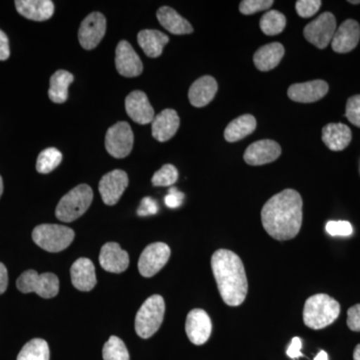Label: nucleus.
<instances>
[{
  "mask_svg": "<svg viewBox=\"0 0 360 360\" xmlns=\"http://www.w3.org/2000/svg\"><path fill=\"white\" fill-rule=\"evenodd\" d=\"M262 221L265 231L276 240H290L302 224V198L293 189L276 194L264 205Z\"/></svg>",
  "mask_w": 360,
  "mask_h": 360,
  "instance_id": "f257e3e1",
  "label": "nucleus"
},
{
  "mask_svg": "<svg viewBox=\"0 0 360 360\" xmlns=\"http://www.w3.org/2000/svg\"><path fill=\"white\" fill-rule=\"evenodd\" d=\"M212 269L222 300L229 307L243 304L248 283L240 257L233 251L217 250L212 257Z\"/></svg>",
  "mask_w": 360,
  "mask_h": 360,
  "instance_id": "f03ea898",
  "label": "nucleus"
},
{
  "mask_svg": "<svg viewBox=\"0 0 360 360\" xmlns=\"http://www.w3.org/2000/svg\"><path fill=\"white\" fill-rule=\"evenodd\" d=\"M340 314V303L331 296L319 293L312 295L305 302L303 321L307 328L319 330L333 324Z\"/></svg>",
  "mask_w": 360,
  "mask_h": 360,
  "instance_id": "7ed1b4c3",
  "label": "nucleus"
},
{
  "mask_svg": "<svg viewBox=\"0 0 360 360\" xmlns=\"http://www.w3.org/2000/svg\"><path fill=\"white\" fill-rule=\"evenodd\" d=\"M94 200V191L87 184H80L66 193L56 210V217L60 221L72 222L86 212Z\"/></svg>",
  "mask_w": 360,
  "mask_h": 360,
  "instance_id": "20e7f679",
  "label": "nucleus"
},
{
  "mask_svg": "<svg viewBox=\"0 0 360 360\" xmlns=\"http://www.w3.org/2000/svg\"><path fill=\"white\" fill-rule=\"evenodd\" d=\"M165 303L162 296H150L141 305L135 316V331L141 338H151L160 328L165 317Z\"/></svg>",
  "mask_w": 360,
  "mask_h": 360,
  "instance_id": "39448f33",
  "label": "nucleus"
},
{
  "mask_svg": "<svg viewBox=\"0 0 360 360\" xmlns=\"http://www.w3.org/2000/svg\"><path fill=\"white\" fill-rule=\"evenodd\" d=\"M75 231L59 224H40L32 232V239L42 250L49 252L65 250L75 239Z\"/></svg>",
  "mask_w": 360,
  "mask_h": 360,
  "instance_id": "423d86ee",
  "label": "nucleus"
},
{
  "mask_svg": "<svg viewBox=\"0 0 360 360\" xmlns=\"http://www.w3.org/2000/svg\"><path fill=\"white\" fill-rule=\"evenodd\" d=\"M16 286L22 293L35 292L42 298H52L58 295L59 279L53 274H37L35 270L30 269L23 272Z\"/></svg>",
  "mask_w": 360,
  "mask_h": 360,
  "instance_id": "0eeeda50",
  "label": "nucleus"
},
{
  "mask_svg": "<svg viewBox=\"0 0 360 360\" xmlns=\"http://www.w3.org/2000/svg\"><path fill=\"white\" fill-rule=\"evenodd\" d=\"M134 141V132L129 123L120 122L106 132L105 148L113 158H124L131 153Z\"/></svg>",
  "mask_w": 360,
  "mask_h": 360,
  "instance_id": "6e6552de",
  "label": "nucleus"
},
{
  "mask_svg": "<svg viewBox=\"0 0 360 360\" xmlns=\"http://www.w3.org/2000/svg\"><path fill=\"white\" fill-rule=\"evenodd\" d=\"M336 30L335 16L331 13H323L305 26L303 34L310 44L323 49L331 44Z\"/></svg>",
  "mask_w": 360,
  "mask_h": 360,
  "instance_id": "1a4fd4ad",
  "label": "nucleus"
},
{
  "mask_svg": "<svg viewBox=\"0 0 360 360\" xmlns=\"http://www.w3.org/2000/svg\"><path fill=\"white\" fill-rule=\"evenodd\" d=\"M170 257L169 246L163 243L149 245L142 251L139 260V270L143 277H153L163 269Z\"/></svg>",
  "mask_w": 360,
  "mask_h": 360,
  "instance_id": "9d476101",
  "label": "nucleus"
},
{
  "mask_svg": "<svg viewBox=\"0 0 360 360\" xmlns=\"http://www.w3.org/2000/svg\"><path fill=\"white\" fill-rule=\"evenodd\" d=\"M105 30V16L101 13H90L82 21L78 30V40L80 45L86 51L96 49L103 39Z\"/></svg>",
  "mask_w": 360,
  "mask_h": 360,
  "instance_id": "9b49d317",
  "label": "nucleus"
},
{
  "mask_svg": "<svg viewBox=\"0 0 360 360\" xmlns=\"http://www.w3.org/2000/svg\"><path fill=\"white\" fill-rule=\"evenodd\" d=\"M129 186V176L123 170L115 169L103 175L99 182V193L106 205H115Z\"/></svg>",
  "mask_w": 360,
  "mask_h": 360,
  "instance_id": "f8f14e48",
  "label": "nucleus"
},
{
  "mask_svg": "<svg viewBox=\"0 0 360 360\" xmlns=\"http://www.w3.org/2000/svg\"><path fill=\"white\" fill-rule=\"evenodd\" d=\"M186 330L189 340L193 345H205L206 341L210 340L212 331V323L210 315L203 309L191 310L187 315Z\"/></svg>",
  "mask_w": 360,
  "mask_h": 360,
  "instance_id": "ddd939ff",
  "label": "nucleus"
},
{
  "mask_svg": "<svg viewBox=\"0 0 360 360\" xmlns=\"http://www.w3.org/2000/svg\"><path fill=\"white\" fill-rule=\"evenodd\" d=\"M115 65L118 73L124 77H136L143 70L141 59L127 40H122L115 51Z\"/></svg>",
  "mask_w": 360,
  "mask_h": 360,
  "instance_id": "4468645a",
  "label": "nucleus"
},
{
  "mask_svg": "<svg viewBox=\"0 0 360 360\" xmlns=\"http://www.w3.org/2000/svg\"><path fill=\"white\" fill-rule=\"evenodd\" d=\"M125 110L129 117L139 124L146 125L155 120V110L148 96L141 90H134L125 98Z\"/></svg>",
  "mask_w": 360,
  "mask_h": 360,
  "instance_id": "2eb2a0df",
  "label": "nucleus"
},
{
  "mask_svg": "<svg viewBox=\"0 0 360 360\" xmlns=\"http://www.w3.org/2000/svg\"><path fill=\"white\" fill-rule=\"evenodd\" d=\"M281 155V148L276 141L264 139L250 144L246 148L243 158L248 165L257 167L274 162Z\"/></svg>",
  "mask_w": 360,
  "mask_h": 360,
  "instance_id": "dca6fc26",
  "label": "nucleus"
},
{
  "mask_svg": "<svg viewBox=\"0 0 360 360\" xmlns=\"http://www.w3.org/2000/svg\"><path fill=\"white\" fill-rule=\"evenodd\" d=\"M329 86L324 80H312L291 85L288 96L291 101L300 103H311L328 94Z\"/></svg>",
  "mask_w": 360,
  "mask_h": 360,
  "instance_id": "f3484780",
  "label": "nucleus"
},
{
  "mask_svg": "<svg viewBox=\"0 0 360 360\" xmlns=\"http://www.w3.org/2000/svg\"><path fill=\"white\" fill-rule=\"evenodd\" d=\"M360 39V25L356 20H347L336 30L331 46L338 53L354 51Z\"/></svg>",
  "mask_w": 360,
  "mask_h": 360,
  "instance_id": "a211bd4d",
  "label": "nucleus"
},
{
  "mask_svg": "<svg viewBox=\"0 0 360 360\" xmlns=\"http://www.w3.org/2000/svg\"><path fill=\"white\" fill-rule=\"evenodd\" d=\"M99 264L106 271L111 274H122L129 267V253L123 250L118 243H105L101 248Z\"/></svg>",
  "mask_w": 360,
  "mask_h": 360,
  "instance_id": "6ab92c4d",
  "label": "nucleus"
},
{
  "mask_svg": "<svg viewBox=\"0 0 360 360\" xmlns=\"http://www.w3.org/2000/svg\"><path fill=\"white\" fill-rule=\"evenodd\" d=\"M73 286L80 291H90L96 285V267L89 258H78L70 269Z\"/></svg>",
  "mask_w": 360,
  "mask_h": 360,
  "instance_id": "aec40b11",
  "label": "nucleus"
},
{
  "mask_svg": "<svg viewBox=\"0 0 360 360\" xmlns=\"http://www.w3.org/2000/svg\"><path fill=\"white\" fill-rule=\"evenodd\" d=\"M153 136L156 141L165 142L174 136L179 129L180 120L176 111L174 110H165L160 115H156L153 120Z\"/></svg>",
  "mask_w": 360,
  "mask_h": 360,
  "instance_id": "412c9836",
  "label": "nucleus"
},
{
  "mask_svg": "<svg viewBox=\"0 0 360 360\" xmlns=\"http://www.w3.org/2000/svg\"><path fill=\"white\" fill-rule=\"evenodd\" d=\"M217 89H219V85L212 77L205 75L198 78L189 89V101L195 108H205L208 103H212Z\"/></svg>",
  "mask_w": 360,
  "mask_h": 360,
  "instance_id": "4be33fe9",
  "label": "nucleus"
},
{
  "mask_svg": "<svg viewBox=\"0 0 360 360\" xmlns=\"http://www.w3.org/2000/svg\"><path fill=\"white\" fill-rule=\"evenodd\" d=\"M14 4L18 13L30 20H47L54 13L51 0H16Z\"/></svg>",
  "mask_w": 360,
  "mask_h": 360,
  "instance_id": "5701e85b",
  "label": "nucleus"
},
{
  "mask_svg": "<svg viewBox=\"0 0 360 360\" xmlns=\"http://www.w3.org/2000/svg\"><path fill=\"white\" fill-rule=\"evenodd\" d=\"M352 139V130L343 123H329L322 129V141L330 150H343Z\"/></svg>",
  "mask_w": 360,
  "mask_h": 360,
  "instance_id": "b1692460",
  "label": "nucleus"
},
{
  "mask_svg": "<svg viewBox=\"0 0 360 360\" xmlns=\"http://www.w3.org/2000/svg\"><path fill=\"white\" fill-rule=\"evenodd\" d=\"M156 15L160 25L172 34L182 35L193 32V25L172 7H160Z\"/></svg>",
  "mask_w": 360,
  "mask_h": 360,
  "instance_id": "393cba45",
  "label": "nucleus"
},
{
  "mask_svg": "<svg viewBox=\"0 0 360 360\" xmlns=\"http://www.w3.org/2000/svg\"><path fill=\"white\" fill-rule=\"evenodd\" d=\"M284 56L283 45L279 42H272L260 47L255 53L253 61L258 70L269 71L281 63Z\"/></svg>",
  "mask_w": 360,
  "mask_h": 360,
  "instance_id": "a878e982",
  "label": "nucleus"
},
{
  "mask_svg": "<svg viewBox=\"0 0 360 360\" xmlns=\"http://www.w3.org/2000/svg\"><path fill=\"white\" fill-rule=\"evenodd\" d=\"M137 41L148 58H156L162 54L163 49L169 39L160 30H144L137 35Z\"/></svg>",
  "mask_w": 360,
  "mask_h": 360,
  "instance_id": "bb28decb",
  "label": "nucleus"
},
{
  "mask_svg": "<svg viewBox=\"0 0 360 360\" xmlns=\"http://www.w3.org/2000/svg\"><path fill=\"white\" fill-rule=\"evenodd\" d=\"M257 129V120L251 115H243L232 120L224 130L225 141L236 142L245 139Z\"/></svg>",
  "mask_w": 360,
  "mask_h": 360,
  "instance_id": "cd10ccee",
  "label": "nucleus"
},
{
  "mask_svg": "<svg viewBox=\"0 0 360 360\" xmlns=\"http://www.w3.org/2000/svg\"><path fill=\"white\" fill-rule=\"evenodd\" d=\"M73 82V75L66 70H58L51 78L49 96L52 103H65L68 98V87Z\"/></svg>",
  "mask_w": 360,
  "mask_h": 360,
  "instance_id": "c85d7f7f",
  "label": "nucleus"
},
{
  "mask_svg": "<svg viewBox=\"0 0 360 360\" xmlns=\"http://www.w3.org/2000/svg\"><path fill=\"white\" fill-rule=\"evenodd\" d=\"M18 360H49V347L41 338L28 341L22 347Z\"/></svg>",
  "mask_w": 360,
  "mask_h": 360,
  "instance_id": "c756f323",
  "label": "nucleus"
},
{
  "mask_svg": "<svg viewBox=\"0 0 360 360\" xmlns=\"http://www.w3.org/2000/svg\"><path fill=\"white\" fill-rule=\"evenodd\" d=\"M262 32L269 37L279 34L283 32L286 25V18L284 14L277 11H267L262 15L259 22Z\"/></svg>",
  "mask_w": 360,
  "mask_h": 360,
  "instance_id": "7c9ffc66",
  "label": "nucleus"
},
{
  "mask_svg": "<svg viewBox=\"0 0 360 360\" xmlns=\"http://www.w3.org/2000/svg\"><path fill=\"white\" fill-rule=\"evenodd\" d=\"M63 161V153L58 149L49 148L39 153L37 161V170L39 174H47L53 172Z\"/></svg>",
  "mask_w": 360,
  "mask_h": 360,
  "instance_id": "2f4dec72",
  "label": "nucleus"
},
{
  "mask_svg": "<svg viewBox=\"0 0 360 360\" xmlns=\"http://www.w3.org/2000/svg\"><path fill=\"white\" fill-rule=\"evenodd\" d=\"M103 360H129V350L117 336H110L103 349Z\"/></svg>",
  "mask_w": 360,
  "mask_h": 360,
  "instance_id": "473e14b6",
  "label": "nucleus"
},
{
  "mask_svg": "<svg viewBox=\"0 0 360 360\" xmlns=\"http://www.w3.org/2000/svg\"><path fill=\"white\" fill-rule=\"evenodd\" d=\"M179 179V172L172 165H165L151 179L155 186H172Z\"/></svg>",
  "mask_w": 360,
  "mask_h": 360,
  "instance_id": "72a5a7b5",
  "label": "nucleus"
},
{
  "mask_svg": "<svg viewBox=\"0 0 360 360\" xmlns=\"http://www.w3.org/2000/svg\"><path fill=\"white\" fill-rule=\"evenodd\" d=\"M274 4V0H243L239 4V11L245 15H250L258 11H267Z\"/></svg>",
  "mask_w": 360,
  "mask_h": 360,
  "instance_id": "f704fd0d",
  "label": "nucleus"
},
{
  "mask_svg": "<svg viewBox=\"0 0 360 360\" xmlns=\"http://www.w3.org/2000/svg\"><path fill=\"white\" fill-rule=\"evenodd\" d=\"M321 0H298L295 4L296 13L300 18H309L321 8Z\"/></svg>",
  "mask_w": 360,
  "mask_h": 360,
  "instance_id": "c9c22d12",
  "label": "nucleus"
},
{
  "mask_svg": "<svg viewBox=\"0 0 360 360\" xmlns=\"http://www.w3.org/2000/svg\"><path fill=\"white\" fill-rule=\"evenodd\" d=\"M326 231L331 236H349L354 232V229L350 222L345 220H338V221L331 220L326 224Z\"/></svg>",
  "mask_w": 360,
  "mask_h": 360,
  "instance_id": "e433bc0d",
  "label": "nucleus"
},
{
  "mask_svg": "<svg viewBox=\"0 0 360 360\" xmlns=\"http://www.w3.org/2000/svg\"><path fill=\"white\" fill-rule=\"evenodd\" d=\"M345 116L349 122L360 127V96H352L348 99Z\"/></svg>",
  "mask_w": 360,
  "mask_h": 360,
  "instance_id": "4c0bfd02",
  "label": "nucleus"
},
{
  "mask_svg": "<svg viewBox=\"0 0 360 360\" xmlns=\"http://www.w3.org/2000/svg\"><path fill=\"white\" fill-rule=\"evenodd\" d=\"M160 210L158 202L153 198H144L141 201L139 210H137V214L139 217H149V215H155Z\"/></svg>",
  "mask_w": 360,
  "mask_h": 360,
  "instance_id": "58836bf2",
  "label": "nucleus"
},
{
  "mask_svg": "<svg viewBox=\"0 0 360 360\" xmlns=\"http://www.w3.org/2000/svg\"><path fill=\"white\" fill-rule=\"evenodd\" d=\"M184 194L180 193L176 187H172L165 198V205H167V207L172 208V210L179 207V206L182 205V202H184Z\"/></svg>",
  "mask_w": 360,
  "mask_h": 360,
  "instance_id": "ea45409f",
  "label": "nucleus"
},
{
  "mask_svg": "<svg viewBox=\"0 0 360 360\" xmlns=\"http://www.w3.org/2000/svg\"><path fill=\"white\" fill-rule=\"evenodd\" d=\"M347 326L350 330L360 333V304L354 305L348 309Z\"/></svg>",
  "mask_w": 360,
  "mask_h": 360,
  "instance_id": "a19ab883",
  "label": "nucleus"
},
{
  "mask_svg": "<svg viewBox=\"0 0 360 360\" xmlns=\"http://www.w3.org/2000/svg\"><path fill=\"white\" fill-rule=\"evenodd\" d=\"M302 341L300 338H293L291 340L290 347L286 350V354L290 357L291 359H297L302 357Z\"/></svg>",
  "mask_w": 360,
  "mask_h": 360,
  "instance_id": "79ce46f5",
  "label": "nucleus"
},
{
  "mask_svg": "<svg viewBox=\"0 0 360 360\" xmlns=\"http://www.w3.org/2000/svg\"><path fill=\"white\" fill-rule=\"evenodd\" d=\"M11 56L9 41L6 33L0 30V60H6Z\"/></svg>",
  "mask_w": 360,
  "mask_h": 360,
  "instance_id": "37998d69",
  "label": "nucleus"
},
{
  "mask_svg": "<svg viewBox=\"0 0 360 360\" xmlns=\"http://www.w3.org/2000/svg\"><path fill=\"white\" fill-rule=\"evenodd\" d=\"M8 285V274L6 265L0 262V295L6 292Z\"/></svg>",
  "mask_w": 360,
  "mask_h": 360,
  "instance_id": "c03bdc74",
  "label": "nucleus"
},
{
  "mask_svg": "<svg viewBox=\"0 0 360 360\" xmlns=\"http://www.w3.org/2000/svg\"><path fill=\"white\" fill-rule=\"evenodd\" d=\"M314 360H328V354L324 350H321L319 354L315 356Z\"/></svg>",
  "mask_w": 360,
  "mask_h": 360,
  "instance_id": "a18cd8bd",
  "label": "nucleus"
},
{
  "mask_svg": "<svg viewBox=\"0 0 360 360\" xmlns=\"http://www.w3.org/2000/svg\"><path fill=\"white\" fill-rule=\"evenodd\" d=\"M354 359L360 360V345H357V347H355L354 352Z\"/></svg>",
  "mask_w": 360,
  "mask_h": 360,
  "instance_id": "49530a36",
  "label": "nucleus"
},
{
  "mask_svg": "<svg viewBox=\"0 0 360 360\" xmlns=\"http://www.w3.org/2000/svg\"><path fill=\"white\" fill-rule=\"evenodd\" d=\"M2 193H4V180H2V177L0 176V198H1Z\"/></svg>",
  "mask_w": 360,
  "mask_h": 360,
  "instance_id": "de8ad7c7",
  "label": "nucleus"
},
{
  "mask_svg": "<svg viewBox=\"0 0 360 360\" xmlns=\"http://www.w3.org/2000/svg\"><path fill=\"white\" fill-rule=\"evenodd\" d=\"M349 4H360V0H357V1H352V0H349Z\"/></svg>",
  "mask_w": 360,
  "mask_h": 360,
  "instance_id": "09e8293b",
  "label": "nucleus"
}]
</instances>
